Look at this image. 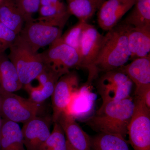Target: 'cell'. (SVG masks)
<instances>
[{"mask_svg":"<svg viewBox=\"0 0 150 150\" xmlns=\"http://www.w3.org/2000/svg\"><path fill=\"white\" fill-rule=\"evenodd\" d=\"M134 108V100L131 97L102 102L95 114L87 121L88 125L98 133L116 134L125 138Z\"/></svg>","mask_w":150,"mask_h":150,"instance_id":"cell-1","label":"cell"},{"mask_svg":"<svg viewBox=\"0 0 150 150\" xmlns=\"http://www.w3.org/2000/svg\"><path fill=\"white\" fill-rule=\"evenodd\" d=\"M131 25L122 21L103 35L96 63L98 72L117 70L125 65L131 57L128 33Z\"/></svg>","mask_w":150,"mask_h":150,"instance_id":"cell-2","label":"cell"},{"mask_svg":"<svg viewBox=\"0 0 150 150\" xmlns=\"http://www.w3.org/2000/svg\"><path fill=\"white\" fill-rule=\"evenodd\" d=\"M17 35L0 23V54L5 53L6 50L9 49Z\"/></svg>","mask_w":150,"mask_h":150,"instance_id":"cell-28","label":"cell"},{"mask_svg":"<svg viewBox=\"0 0 150 150\" xmlns=\"http://www.w3.org/2000/svg\"><path fill=\"white\" fill-rule=\"evenodd\" d=\"M90 1L96 6L98 10L100 6L102 5V4L105 0H90Z\"/></svg>","mask_w":150,"mask_h":150,"instance_id":"cell-31","label":"cell"},{"mask_svg":"<svg viewBox=\"0 0 150 150\" xmlns=\"http://www.w3.org/2000/svg\"><path fill=\"white\" fill-rule=\"evenodd\" d=\"M15 3L23 17L24 22L34 20L33 16L39 11L40 0H16Z\"/></svg>","mask_w":150,"mask_h":150,"instance_id":"cell-27","label":"cell"},{"mask_svg":"<svg viewBox=\"0 0 150 150\" xmlns=\"http://www.w3.org/2000/svg\"><path fill=\"white\" fill-rule=\"evenodd\" d=\"M137 0H105L98 9V23L103 30L116 26L125 14L133 8Z\"/></svg>","mask_w":150,"mask_h":150,"instance_id":"cell-11","label":"cell"},{"mask_svg":"<svg viewBox=\"0 0 150 150\" xmlns=\"http://www.w3.org/2000/svg\"><path fill=\"white\" fill-rule=\"evenodd\" d=\"M23 86L8 56L5 53L0 54V95L18 91Z\"/></svg>","mask_w":150,"mask_h":150,"instance_id":"cell-17","label":"cell"},{"mask_svg":"<svg viewBox=\"0 0 150 150\" xmlns=\"http://www.w3.org/2000/svg\"><path fill=\"white\" fill-rule=\"evenodd\" d=\"M133 82L118 69L104 72L97 82L98 91L103 102L116 101L130 97Z\"/></svg>","mask_w":150,"mask_h":150,"instance_id":"cell-8","label":"cell"},{"mask_svg":"<svg viewBox=\"0 0 150 150\" xmlns=\"http://www.w3.org/2000/svg\"><path fill=\"white\" fill-rule=\"evenodd\" d=\"M64 3V0H40V6L57 5Z\"/></svg>","mask_w":150,"mask_h":150,"instance_id":"cell-30","label":"cell"},{"mask_svg":"<svg viewBox=\"0 0 150 150\" xmlns=\"http://www.w3.org/2000/svg\"><path fill=\"white\" fill-rule=\"evenodd\" d=\"M2 1H3V0H0V3H1V2Z\"/></svg>","mask_w":150,"mask_h":150,"instance_id":"cell-34","label":"cell"},{"mask_svg":"<svg viewBox=\"0 0 150 150\" xmlns=\"http://www.w3.org/2000/svg\"><path fill=\"white\" fill-rule=\"evenodd\" d=\"M62 35L61 28L34 20L25 23L18 35L33 51L38 52L40 48L59 39Z\"/></svg>","mask_w":150,"mask_h":150,"instance_id":"cell-9","label":"cell"},{"mask_svg":"<svg viewBox=\"0 0 150 150\" xmlns=\"http://www.w3.org/2000/svg\"><path fill=\"white\" fill-rule=\"evenodd\" d=\"M40 104L13 93L0 95V113L3 119L24 123L38 116Z\"/></svg>","mask_w":150,"mask_h":150,"instance_id":"cell-6","label":"cell"},{"mask_svg":"<svg viewBox=\"0 0 150 150\" xmlns=\"http://www.w3.org/2000/svg\"><path fill=\"white\" fill-rule=\"evenodd\" d=\"M64 132L67 142L77 150H91V138L77 123L75 118L65 112L56 121Z\"/></svg>","mask_w":150,"mask_h":150,"instance_id":"cell-13","label":"cell"},{"mask_svg":"<svg viewBox=\"0 0 150 150\" xmlns=\"http://www.w3.org/2000/svg\"><path fill=\"white\" fill-rule=\"evenodd\" d=\"M93 103L92 93L85 86L73 93L64 112L75 118L83 117L91 111Z\"/></svg>","mask_w":150,"mask_h":150,"instance_id":"cell-18","label":"cell"},{"mask_svg":"<svg viewBox=\"0 0 150 150\" xmlns=\"http://www.w3.org/2000/svg\"><path fill=\"white\" fill-rule=\"evenodd\" d=\"M91 150H131L125 138L120 135L100 132L91 138Z\"/></svg>","mask_w":150,"mask_h":150,"instance_id":"cell-21","label":"cell"},{"mask_svg":"<svg viewBox=\"0 0 150 150\" xmlns=\"http://www.w3.org/2000/svg\"><path fill=\"white\" fill-rule=\"evenodd\" d=\"M8 56L23 86L31 83L46 68L40 53L35 52L19 36H17Z\"/></svg>","mask_w":150,"mask_h":150,"instance_id":"cell-3","label":"cell"},{"mask_svg":"<svg viewBox=\"0 0 150 150\" xmlns=\"http://www.w3.org/2000/svg\"><path fill=\"white\" fill-rule=\"evenodd\" d=\"M128 43L130 59L133 60L150 56V28L131 26L128 33Z\"/></svg>","mask_w":150,"mask_h":150,"instance_id":"cell-16","label":"cell"},{"mask_svg":"<svg viewBox=\"0 0 150 150\" xmlns=\"http://www.w3.org/2000/svg\"><path fill=\"white\" fill-rule=\"evenodd\" d=\"M123 22L134 27L150 28V0H137Z\"/></svg>","mask_w":150,"mask_h":150,"instance_id":"cell-22","label":"cell"},{"mask_svg":"<svg viewBox=\"0 0 150 150\" xmlns=\"http://www.w3.org/2000/svg\"><path fill=\"white\" fill-rule=\"evenodd\" d=\"M88 24L87 22L79 21L76 24L62 34L60 38L68 46L76 49L79 53L82 36Z\"/></svg>","mask_w":150,"mask_h":150,"instance_id":"cell-26","label":"cell"},{"mask_svg":"<svg viewBox=\"0 0 150 150\" xmlns=\"http://www.w3.org/2000/svg\"><path fill=\"white\" fill-rule=\"evenodd\" d=\"M79 76L74 71L63 75L57 81L51 96L53 122L64 112L73 93L79 88Z\"/></svg>","mask_w":150,"mask_h":150,"instance_id":"cell-10","label":"cell"},{"mask_svg":"<svg viewBox=\"0 0 150 150\" xmlns=\"http://www.w3.org/2000/svg\"><path fill=\"white\" fill-rule=\"evenodd\" d=\"M1 119H0V126H1Z\"/></svg>","mask_w":150,"mask_h":150,"instance_id":"cell-33","label":"cell"},{"mask_svg":"<svg viewBox=\"0 0 150 150\" xmlns=\"http://www.w3.org/2000/svg\"><path fill=\"white\" fill-rule=\"evenodd\" d=\"M136 97L143 101L150 110V86L135 90Z\"/></svg>","mask_w":150,"mask_h":150,"instance_id":"cell-29","label":"cell"},{"mask_svg":"<svg viewBox=\"0 0 150 150\" xmlns=\"http://www.w3.org/2000/svg\"><path fill=\"white\" fill-rule=\"evenodd\" d=\"M40 54L46 68L61 76L69 72L71 69L79 66L78 51L60 38Z\"/></svg>","mask_w":150,"mask_h":150,"instance_id":"cell-4","label":"cell"},{"mask_svg":"<svg viewBox=\"0 0 150 150\" xmlns=\"http://www.w3.org/2000/svg\"><path fill=\"white\" fill-rule=\"evenodd\" d=\"M53 123V130L40 150H67V140L64 132L57 121Z\"/></svg>","mask_w":150,"mask_h":150,"instance_id":"cell-25","label":"cell"},{"mask_svg":"<svg viewBox=\"0 0 150 150\" xmlns=\"http://www.w3.org/2000/svg\"><path fill=\"white\" fill-rule=\"evenodd\" d=\"M61 76L54 75L41 86H34L31 84L24 86L29 95V98L36 103H42L52 95L57 81Z\"/></svg>","mask_w":150,"mask_h":150,"instance_id":"cell-24","label":"cell"},{"mask_svg":"<svg viewBox=\"0 0 150 150\" xmlns=\"http://www.w3.org/2000/svg\"><path fill=\"white\" fill-rule=\"evenodd\" d=\"M50 118L36 116L23 123L21 128L27 150H40L51 134Z\"/></svg>","mask_w":150,"mask_h":150,"instance_id":"cell-12","label":"cell"},{"mask_svg":"<svg viewBox=\"0 0 150 150\" xmlns=\"http://www.w3.org/2000/svg\"><path fill=\"white\" fill-rule=\"evenodd\" d=\"M0 150H27L18 123L3 119L0 126Z\"/></svg>","mask_w":150,"mask_h":150,"instance_id":"cell-15","label":"cell"},{"mask_svg":"<svg viewBox=\"0 0 150 150\" xmlns=\"http://www.w3.org/2000/svg\"><path fill=\"white\" fill-rule=\"evenodd\" d=\"M67 150H77L76 149H75V148H74V147H73L72 146H71V145H70L69 144V142H67Z\"/></svg>","mask_w":150,"mask_h":150,"instance_id":"cell-32","label":"cell"},{"mask_svg":"<svg viewBox=\"0 0 150 150\" xmlns=\"http://www.w3.org/2000/svg\"><path fill=\"white\" fill-rule=\"evenodd\" d=\"M0 23L17 35L21 32L24 19L12 0H3L0 3Z\"/></svg>","mask_w":150,"mask_h":150,"instance_id":"cell-20","label":"cell"},{"mask_svg":"<svg viewBox=\"0 0 150 150\" xmlns=\"http://www.w3.org/2000/svg\"><path fill=\"white\" fill-rule=\"evenodd\" d=\"M103 37L96 28L88 23L82 36L79 50V67L84 68L88 71L87 83L88 84L98 76L96 63L99 55Z\"/></svg>","mask_w":150,"mask_h":150,"instance_id":"cell-7","label":"cell"},{"mask_svg":"<svg viewBox=\"0 0 150 150\" xmlns=\"http://www.w3.org/2000/svg\"><path fill=\"white\" fill-rule=\"evenodd\" d=\"M68 10L80 21L87 22L98 10L90 0H66Z\"/></svg>","mask_w":150,"mask_h":150,"instance_id":"cell-23","label":"cell"},{"mask_svg":"<svg viewBox=\"0 0 150 150\" xmlns=\"http://www.w3.org/2000/svg\"><path fill=\"white\" fill-rule=\"evenodd\" d=\"M136 85V90L150 86V56L137 58L118 69Z\"/></svg>","mask_w":150,"mask_h":150,"instance_id":"cell-14","label":"cell"},{"mask_svg":"<svg viewBox=\"0 0 150 150\" xmlns=\"http://www.w3.org/2000/svg\"><path fill=\"white\" fill-rule=\"evenodd\" d=\"M133 115L128 127L129 142L134 150H150V110L136 97Z\"/></svg>","mask_w":150,"mask_h":150,"instance_id":"cell-5","label":"cell"},{"mask_svg":"<svg viewBox=\"0 0 150 150\" xmlns=\"http://www.w3.org/2000/svg\"><path fill=\"white\" fill-rule=\"evenodd\" d=\"M38 13L37 21L62 30L71 16L65 2L57 5L41 6Z\"/></svg>","mask_w":150,"mask_h":150,"instance_id":"cell-19","label":"cell"}]
</instances>
